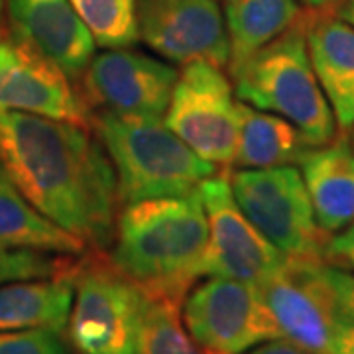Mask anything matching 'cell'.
<instances>
[{"label":"cell","instance_id":"20","mask_svg":"<svg viewBox=\"0 0 354 354\" xmlns=\"http://www.w3.org/2000/svg\"><path fill=\"white\" fill-rule=\"evenodd\" d=\"M295 0H232L225 10L230 71L297 22Z\"/></svg>","mask_w":354,"mask_h":354},{"label":"cell","instance_id":"5","mask_svg":"<svg viewBox=\"0 0 354 354\" xmlns=\"http://www.w3.org/2000/svg\"><path fill=\"white\" fill-rule=\"evenodd\" d=\"M83 254L67 337L79 354H138L144 293L102 252Z\"/></svg>","mask_w":354,"mask_h":354},{"label":"cell","instance_id":"23","mask_svg":"<svg viewBox=\"0 0 354 354\" xmlns=\"http://www.w3.org/2000/svg\"><path fill=\"white\" fill-rule=\"evenodd\" d=\"M81 256H55L38 250H0V286L24 279L73 276Z\"/></svg>","mask_w":354,"mask_h":354},{"label":"cell","instance_id":"4","mask_svg":"<svg viewBox=\"0 0 354 354\" xmlns=\"http://www.w3.org/2000/svg\"><path fill=\"white\" fill-rule=\"evenodd\" d=\"M230 73L236 99L290 120L309 148L337 138V120L311 65L301 14L290 30Z\"/></svg>","mask_w":354,"mask_h":354},{"label":"cell","instance_id":"33","mask_svg":"<svg viewBox=\"0 0 354 354\" xmlns=\"http://www.w3.org/2000/svg\"><path fill=\"white\" fill-rule=\"evenodd\" d=\"M223 2H225V4H228V2H232V0H223Z\"/></svg>","mask_w":354,"mask_h":354},{"label":"cell","instance_id":"30","mask_svg":"<svg viewBox=\"0 0 354 354\" xmlns=\"http://www.w3.org/2000/svg\"><path fill=\"white\" fill-rule=\"evenodd\" d=\"M305 8H335L341 0H301Z\"/></svg>","mask_w":354,"mask_h":354},{"label":"cell","instance_id":"25","mask_svg":"<svg viewBox=\"0 0 354 354\" xmlns=\"http://www.w3.org/2000/svg\"><path fill=\"white\" fill-rule=\"evenodd\" d=\"M323 272L335 293L342 319L354 323V274H348V270H342L339 266L327 264V262L323 266Z\"/></svg>","mask_w":354,"mask_h":354},{"label":"cell","instance_id":"16","mask_svg":"<svg viewBox=\"0 0 354 354\" xmlns=\"http://www.w3.org/2000/svg\"><path fill=\"white\" fill-rule=\"evenodd\" d=\"M299 171L313 205L317 225L337 234L354 223V148L344 138L307 148Z\"/></svg>","mask_w":354,"mask_h":354},{"label":"cell","instance_id":"13","mask_svg":"<svg viewBox=\"0 0 354 354\" xmlns=\"http://www.w3.org/2000/svg\"><path fill=\"white\" fill-rule=\"evenodd\" d=\"M0 111L36 114L85 127L88 104L69 77L24 41L0 38Z\"/></svg>","mask_w":354,"mask_h":354},{"label":"cell","instance_id":"9","mask_svg":"<svg viewBox=\"0 0 354 354\" xmlns=\"http://www.w3.org/2000/svg\"><path fill=\"white\" fill-rule=\"evenodd\" d=\"M325 262L288 258L258 286L281 339L313 354H330L342 315L323 272Z\"/></svg>","mask_w":354,"mask_h":354},{"label":"cell","instance_id":"31","mask_svg":"<svg viewBox=\"0 0 354 354\" xmlns=\"http://www.w3.org/2000/svg\"><path fill=\"white\" fill-rule=\"evenodd\" d=\"M2 30H4V0H0V38H2Z\"/></svg>","mask_w":354,"mask_h":354},{"label":"cell","instance_id":"8","mask_svg":"<svg viewBox=\"0 0 354 354\" xmlns=\"http://www.w3.org/2000/svg\"><path fill=\"white\" fill-rule=\"evenodd\" d=\"M183 325L203 354H244L281 339L256 283L209 276L183 299Z\"/></svg>","mask_w":354,"mask_h":354},{"label":"cell","instance_id":"10","mask_svg":"<svg viewBox=\"0 0 354 354\" xmlns=\"http://www.w3.org/2000/svg\"><path fill=\"white\" fill-rule=\"evenodd\" d=\"M177 75L171 65L148 53L109 48L93 55L79 77V91L97 113L162 118Z\"/></svg>","mask_w":354,"mask_h":354},{"label":"cell","instance_id":"18","mask_svg":"<svg viewBox=\"0 0 354 354\" xmlns=\"http://www.w3.org/2000/svg\"><path fill=\"white\" fill-rule=\"evenodd\" d=\"M0 250L83 256L91 248L75 234L39 213L0 167Z\"/></svg>","mask_w":354,"mask_h":354},{"label":"cell","instance_id":"17","mask_svg":"<svg viewBox=\"0 0 354 354\" xmlns=\"http://www.w3.org/2000/svg\"><path fill=\"white\" fill-rule=\"evenodd\" d=\"M73 279L75 274L0 286V330L64 333L75 295Z\"/></svg>","mask_w":354,"mask_h":354},{"label":"cell","instance_id":"15","mask_svg":"<svg viewBox=\"0 0 354 354\" xmlns=\"http://www.w3.org/2000/svg\"><path fill=\"white\" fill-rule=\"evenodd\" d=\"M301 24L319 85L346 132L354 124V26L330 8H305Z\"/></svg>","mask_w":354,"mask_h":354},{"label":"cell","instance_id":"12","mask_svg":"<svg viewBox=\"0 0 354 354\" xmlns=\"http://www.w3.org/2000/svg\"><path fill=\"white\" fill-rule=\"evenodd\" d=\"M136 24L138 38L174 64L228 65L227 24L216 0H136Z\"/></svg>","mask_w":354,"mask_h":354},{"label":"cell","instance_id":"11","mask_svg":"<svg viewBox=\"0 0 354 354\" xmlns=\"http://www.w3.org/2000/svg\"><path fill=\"white\" fill-rule=\"evenodd\" d=\"M199 197L209 225L203 276L260 283L283 266L288 256L279 252L242 213L228 177L216 174L205 179L199 185Z\"/></svg>","mask_w":354,"mask_h":354},{"label":"cell","instance_id":"29","mask_svg":"<svg viewBox=\"0 0 354 354\" xmlns=\"http://www.w3.org/2000/svg\"><path fill=\"white\" fill-rule=\"evenodd\" d=\"M341 16L342 20H346L348 24L354 26V0H341L335 8H330Z\"/></svg>","mask_w":354,"mask_h":354},{"label":"cell","instance_id":"14","mask_svg":"<svg viewBox=\"0 0 354 354\" xmlns=\"http://www.w3.org/2000/svg\"><path fill=\"white\" fill-rule=\"evenodd\" d=\"M12 38L24 41L79 79L95 55L97 41L69 0H4Z\"/></svg>","mask_w":354,"mask_h":354},{"label":"cell","instance_id":"3","mask_svg":"<svg viewBox=\"0 0 354 354\" xmlns=\"http://www.w3.org/2000/svg\"><path fill=\"white\" fill-rule=\"evenodd\" d=\"M95 136L113 164L120 205L197 193L205 179L218 174V165L203 160L162 118L91 116Z\"/></svg>","mask_w":354,"mask_h":354},{"label":"cell","instance_id":"6","mask_svg":"<svg viewBox=\"0 0 354 354\" xmlns=\"http://www.w3.org/2000/svg\"><path fill=\"white\" fill-rule=\"evenodd\" d=\"M232 195L254 227L288 258L325 262L329 234L317 225L301 171L293 165L236 169Z\"/></svg>","mask_w":354,"mask_h":354},{"label":"cell","instance_id":"1","mask_svg":"<svg viewBox=\"0 0 354 354\" xmlns=\"http://www.w3.org/2000/svg\"><path fill=\"white\" fill-rule=\"evenodd\" d=\"M0 167L39 213L91 250L113 244L116 177L101 142L85 127L0 111Z\"/></svg>","mask_w":354,"mask_h":354},{"label":"cell","instance_id":"7","mask_svg":"<svg viewBox=\"0 0 354 354\" xmlns=\"http://www.w3.org/2000/svg\"><path fill=\"white\" fill-rule=\"evenodd\" d=\"M239 102L223 67L191 62L177 75L165 111V127L203 160L228 167L239 144Z\"/></svg>","mask_w":354,"mask_h":354},{"label":"cell","instance_id":"2","mask_svg":"<svg viewBox=\"0 0 354 354\" xmlns=\"http://www.w3.org/2000/svg\"><path fill=\"white\" fill-rule=\"evenodd\" d=\"M209 225L199 191L124 205L109 262L142 293L183 301L203 278Z\"/></svg>","mask_w":354,"mask_h":354},{"label":"cell","instance_id":"26","mask_svg":"<svg viewBox=\"0 0 354 354\" xmlns=\"http://www.w3.org/2000/svg\"><path fill=\"white\" fill-rule=\"evenodd\" d=\"M325 262L354 272V223L337 234H330L325 246Z\"/></svg>","mask_w":354,"mask_h":354},{"label":"cell","instance_id":"19","mask_svg":"<svg viewBox=\"0 0 354 354\" xmlns=\"http://www.w3.org/2000/svg\"><path fill=\"white\" fill-rule=\"evenodd\" d=\"M239 144L232 164L241 169L297 164L309 148L299 130L278 114L239 102Z\"/></svg>","mask_w":354,"mask_h":354},{"label":"cell","instance_id":"22","mask_svg":"<svg viewBox=\"0 0 354 354\" xmlns=\"http://www.w3.org/2000/svg\"><path fill=\"white\" fill-rule=\"evenodd\" d=\"M101 48H128L138 39L136 0H69Z\"/></svg>","mask_w":354,"mask_h":354},{"label":"cell","instance_id":"24","mask_svg":"<svg viewBox=\"0 0 354 354\" xmlns=\"http://www.w3.org/2000/svg\"><path fill=\"white\" fill-rule=\"evenodd\" d=\"M0 354H69L62 333L46 329L0 330Z\"/></svg>","mask_w":354,"mask_h":354},{"label":"cell","instance_id":"27","mask_svg":"<svg viewBox=\"0 0 354 354\" xmlns=\"http://www.w3.org/2000/svg\"><path fill=\"white\" fill-rule=\"evenodd\" d=\"M244 354H313L309 351H305L301 346L293 344L288 339H274V341H266L258 346L250 348L248 353Z\"/></svg>","mask_w":354,"mask_h":354},{"label":"cell","instance_id":"32","mask_svg":"<svg viewBox=\"0 0 354 354\" xmlns=\"http://www.w3.org/2000/svg\"><path fill=\"white\" fill-rule=\"evenodd\" d=\"M353 148H354V124H353Z\"/></svg>","mask_w":354,"mask_h":354},{"label":"cell","instance_id":"28","mask_svg":"<svg viewBox=\"0 0 354 354\" xmlns=\"http://www.w3.org/2000/svg\"><path fill=\"white\" fill-rule=\"evenodd\" d=\"M330 354H354V323L342 321L333 339Z\"/></svg>","mask_w":354,"mask_h":354},{"label":"cell","instance_id":"21","mask_svg":"<svg viewBox=\"0 0 354 354\" xmlns=\"http://www.w3.org/2000/svg\"><path fill=\"white\" fill-rule=\"evenodd\" d=\"M181 304L144 293L138 354H203L181 323Z\"/></svg>","mask_w":354,"mask_h":354}]
</instances>
